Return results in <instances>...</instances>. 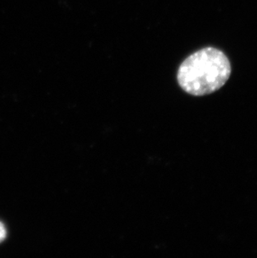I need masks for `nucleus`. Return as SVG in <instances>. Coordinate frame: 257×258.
<instances>
[{
	"label": "nucleus",
	"instance_id": "f257e3e1",
	"mask_svg": "<svg viewBox=\"0 0 257 258\" xmlns=\"http://www.w3.org/2000/svg\"><path fill=\"white\" fill-rule=\"evenodd\" d=\"M231 66L220 49L207 47L185 58L178 70L177 81L189 95H209L220 90L228 81Z\"/></svg>",
	"mask_w": 257,
	"mask_h": 258
},
{
	"label": "nucleus",
	"instance_id": "f03ea898",
	"mask_svg": "<svg viewBox=\"0 0 257 258\" xmlns=\"http://www.w3.org/2000/svg\"><path fill=\"white\" fill-rule=\"evenodd\" d=\"M7 236V231L6 228L3 224L2 222H0V242H2Z\"/></svg>",
	"mask_w": 257,
	"mask_h": 258
}]
</instances>
